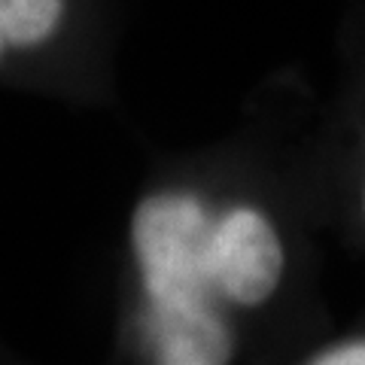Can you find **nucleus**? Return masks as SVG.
Segmentation results:
<instances>
[{
    "instance_id": "1",
    "label": "nucleus",
    "mask_w": 365,
    "mask_h": 365,
    "mask_svg": "<svg viewBox=\"0 0 365 365\" xmlns=\"http://www.w3.org/2000/svg\"><path fill=\"white\" fill-rule=\"evenodd\" d=\"M213 216L192 192H155L131 220V247L140 265L146 307L210 304L207 241Z\"/></svg>"
},
{
    "instance_id": "3",
    "label": "nucleus",
    "mask_w": 365,
    "mask_h": 365,
    "mask_svg": "<svg viewBox=\"0 0 365 365\" xmlns=\"http://www.w3.org/2000/svg\"><path fill=\"white\" fill-rule=\"evenodd\" d=\"M143 335L155 365H228L235 356L232 329L213 304L143 307Z\"/></svg>"
},
{
    "instance_id": "5",
    "label": "nucleus",
    "mask_w": 365,
    "mask_h": 365,
    "mask_svg": "<svg viewBox=\"0 0 365 365\" xmlns=\"http://www.w3.org/2000/svg\"><path fill=\"white\" fill-rule=\"evenodd\" d=\"M311 365H365V344H344L323 353Z\"/></svg>"
},
{
    "instance_id": "4",
    "label": "nucleus",
    "mask_w": 365,
    "mask_h": 365,
    "mask_svg": "<svg viewBox=\"0 0 365 365\" xmlns=\"http://www.w3.org/2000/svg\"><path fill=\"white\" fill-rule=\"evenodd\" d=\"M71 0H0V64L46 49L61 34Z\"/></svg>"
},
{
    "instance_id": "2",
    "label": "nucleus",
    "mask_w": 365,
    "mask_h": 365,
    "mask_svg": "<svg viewBox=\"0 0 365 365\" xmlns=\"http://www.w3.org/2000/svg\"><path fill=\"white\" fill-rule=\"evenodd\" d=\"M207 271L222 299L247 307L265 302L283 274V244L268 216L256 207H232L213 216Z\"/></svg>"
}]
</instances>
